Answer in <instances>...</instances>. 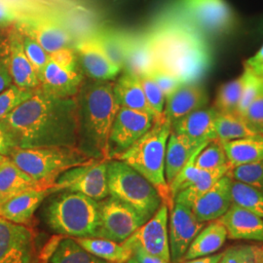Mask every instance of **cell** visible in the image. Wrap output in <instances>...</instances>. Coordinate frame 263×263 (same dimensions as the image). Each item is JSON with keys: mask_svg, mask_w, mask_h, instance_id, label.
I'll list each match as a JSON object with an SVG mask.
<instances>
[{"mask_svg": "<svg viewBox=\"0 0 263 263\" xmlns=\"http://www.w3.org/2000/svg\"><path fill=\"white\" fill-rule=\"evenodd\" d=\"M50 60L67 71H78L76 55L68 47L61 48L49 54Z\"/></svg>", "mask_w": 263, "mask_h": 263, "instance_id": "cell-47", "label": "cell"}, {"mask_svg": "<svg viewBox=\"0 0 263 263\" xmlns=\"http://www.w3.org/2000/svg\"><path fill=\"white\" fill-rule=\"evenodd\" d=\"M217 141H229L257 135L254 127L239 113H218L215 124Z\"/></svg>", "mask_w": 263, "mask_h": 263, "instance_id": "cell-31", "label": "cell"}, {"mask_svg": "<svg viewBox=\"0 0 263 263\" xmlns=\"http://www.w3.org/2000/svg\"><path fill=\"white\" fill-rule=\"evenodd\" d=\"M245 83L237 112L243 115L261 91V78L250 66H245Z\"/></svg>", "mask_w": 263, "mask_h": 263, "instance_id": "cell-41", "label": "cell"}, {"mask_svg": "<svg viewBox=\"0 0 263 263\" xmlns=\"http://www.w3.org/2000/svg\"><path fill=\"white\" fill-rule=\"evenodd\" d=\"M238 255H239V247L230 248L223 253L218 263H237Z\"/></svg>", "mask_w": 263, "mask_h": 263, "instance_id": "cell-52", "label": "cell"}, {"mask_svg": "<svg viewBox=\"0 0 263 263\" xmlns=\"http://www.w3.org/2000/svg\"><path fill=\"white\" fill-rule=\"evenodd\" d=\"M254 250H255V257H256L255 263H263V245L254 246Z\"/></svg>", "mask_w": 263, "mask_h": 263, "instance_id": "cell-54", "label": "cell"}, {"mask_svg": "<svg viewBox=\"0 0 263 263\" xmlns=\"http://www.w3.org/2000/svg\"><path fill=\"white\" fill-rule=\"evenodd\" d=\"M125 263H139V261L134 256H132L131 258L129 260H127Z\"/></svg>", "mask_w": 263, "mask_h": 263, "instance_id": "cell-56", "label": "cell"}, {"mask_svg": "<svg viewBox=\"0 0 263 263\" xmlns=\"http://www.w3.org/2000/svg\"><path fill=\"white\" fill-rule=\"evenodd\" d=\"M44 220L59 235L96 237L99 226V202L81 193L66 190L50 200L44 210Z\"/></svg>", "mask_w": 263, "mask_h": 263, "instance_id": "cell-5", "label": "cell"}, {"mask_svg": "<svg viewBox=\"0 0 263 263\" xmlns=\"http://www.w3.org/2000/svg\"><path fill=\"white\" fill-rule=\"evenodd\" d=\"M216 114L217 112L213 106L210 108L203 107L189 113L172 125V132L184 135L201 142L214 141L216 140L215 132Z\"/></svg>", "mask_w": 263, "mask_h": 263, "instance_id": "cell-24", "label": "cell"}, {"mask_svg": "<svg viewBox=\"0 0 263 263\" xmlns=\"http://www.w3.org/2000/svg\"><path fill=\"white\" fill-rule=\"evenodd\" d=\"M169 212L171 263H179L183 259L194 238L203 229L204 223L199 221L190 207L184 204L175 202Z\"/></svg>", "mask_w": 263, "mask_h": 263, "instance_id": "cell-13", "label": "cell"}, {"mask_svg": "<svg viewBox=\"0 0 263 263\" xmlns=\"http://www.w3.org/2000/svg\"><path fill=\"white\" fill-rule=\"evenodd\" d=\"M245 83V73L221 85L217 91L213 107L218 113H238Z\"/></svg>", "mask_w": 263, "mask_h": 263, "instance_id": "cell-36", "label": "cell"}, {"mask_svg": "<svg viewBox=\"0 0 263 263\" xmlns=\"http://www.w3.org/2000/svg\"><path fill=\"white\" fill-rule=\"evenodd\" d=\"M79 71H67L53 63L50 58L40 79V88L60 98H74L81 83Z\"/></svg>", "mask_w": 263, "mask_h": 263, "instance_id": "cell-25", "label": "cell"}, {"mask_svg": "<svg viewBox=\"0 0 263 263\" xmlns=\"http://www.w3.org/2000/svg\"><path fill=\"white\" fill-rule=\"evenodd\" d=\"M40 263H48V262H46V261H42V262H40Z\"/></svg>", "mask_w": 263, "mask_h": 263, "instance_id": "cell-59", "label": "cell"}, {"mask_svg": "<svg viewBox=\"0 0 263 263\" xmlns=\"http://www.w3.org/2000/svg\"><path fill=\"white\" fill-rule=\"evenodd\" d=\"M113 92L121 107L151 114L155 120V115L146 101L140 77L125 72L116 84H113Z\"/></svg>", "mask_w": 263, "mask_h": 263, "instance_id": "cell-26", "label": "cell"}, {"mask_svg": "<svg viewBox=\"0 0 263 263\" xmlns=\"http://www.w3.org/2000/svg\"><path fill=\"white\" fill-rule=\"evenodd\" d=\"M123 243L131 249L132 252H133V256L139 261V263H170L168 261H165L164 259H162L160 257L146 253L143 249H141L139 245L130 243L128 241H125Z\"/></svg>", "mask_w": 263, "mask_h": 263, "instance_id": "cell-49", "label": "cell"}, {"mask_svg": "<svg viewBox=\"0 0 263 263\" xmlns=\"http://www.w3.org/2000/svg\"><path fill=\"white\" fill-rule=\"evenodd\" d=\"M86 72L98 80H110L121 71L104 54L95 34L82 37L76 45Z\"/></svg>", "mask_w": 263, "mask_h": 263, "instance_id": "cell-21", "label": "cell"}, {"mask_svg": "<svg viewBox=\"0 0 263 263\" xmlns=\"http://www.w3.org/2000/svg\"><path fill=\"white\" fill-rule=\"evenodd\" d=\"M226 239L227 231L226 227L217 219L211 221V223L206 227H203V229L194 238L182 260L216 254L224 245Z\"/></svg>", "mask_w": 263, "mask_h": 263, "instance_id": "cell-29", "label": "cell"}, {"mask_svg": "<svg viewBox=\"0 0 263 263\" xmlns=\"http://www.w3.org/2000/svg\"><path fill=\"white\" fill-rule=\"evenodd\" d=\"M37 187L42 186L20 169L8 156L0 162V202L3 203L30 188Z\"/></svg>", "mask_w": 263, "mask_h": 263, "instance_id": "cell-28", "label": "cell"}, {"mask_svg": "<svg viewBox=\"0 0 263 263\" xmlns=\"http://www.w3.org/2000/svg\"><path fill=\"white\" fill-rule=\"evenodd\" d=\"M232 203L263 218V193L246 183L231 181Z\"/></svg>", "mask_w": 263, "mask_h": 263, "instance_id": "cell-37", "label": "cell"}, {"mask_svg": "<svg viewBox=\"0 0 263 263\" xmlns=\"http://www.w3.org/2000/svg\"><path fill=\"white\" fill-rule=\"evenodd\" d=\"M7 35V34H6ZM13 84L10 73L8 39L0 37V93Z\"/></svg>", "mask_w": 263, "mask_h": 263, "instance_id": "cell-45", "label": "cell"}, {"mask_svg": "<svg viewBox=\"0 0 263 263\" xmlns=\"http://www.w3.org/2000/svg\"><path fill=\"white\" fill-rule=\"evenodd\" d=\"M223 253L221 254H211L207 256H202V257H196L192 259H186V260H181L179 263H218Z\"/></svg>", "mask_w": 263, "mask_h": 263, "instance_id": "cell-51", "label": "cell"}, {"mask_svg": "<svg viewBox=\"0 0 263 263\" xmlns=\"http://www.w3.org/2000/svg\"><path fill=\"white\" fill-rule=\"evenodd\" d=\"M50 263H111L87 252L74 238L63 237L49 258Z\"/></svg>", "mask_w": 263, "mask_h": 263, "instance_id": "cell-32", "label": "cell"}, {"mask_svg": "<svg viewBox=\"0 0 263 263\" xmlns=\"http://www.w3.org/2000/svg\"><path fill=\"white\" fill-rule=\"evenodd\" d=\"M18 147L14 140L8 126L0 119V154L3 156H9L14 148Z\"/></svg>", "mask_w": 263, "mask_h": 263, "instance_id": "cell-48", "label": "cell"}, {"mask_svg": "<svg viewBox=\"0 0 263 263\" xmlns=\"http://www.w3.org/2000/svg\"><path fill=\"white\" fill-rule=\"evenodd\" d=\"M2 120L18 147L77 145L80 117L74 98L56 97L38 87Z\"/></svg>", "mask_w": 263, "mask_h": 263, "instance_id": "cell-1", "label": "cell"}, {"mask_svg": "<svg viewBox=\"0 0 263 263\" xmlns=\"http://www.w3.org/2000/svg\"><path fill=\"white\" fill-rule=\"evenodd\" d=\"M231 181L227 175L218 179L215 185L190 206L198 220L205 223L218 219L232 205Z\"/></svg>", "mask_w": 263, "mask_h": 263, "instance_id": "cell-17", "label": "cell"}, {"mask_svg": "<svg viewBox=\"0 0 263 263\" xmlns=\"http://www.w3.org/2000/svg\"><path fill=\"white\" fill-rule=\"evenodd\" d=\"M149 76L154 79L156 84L158 85L160 90L166 99L183 84L176 76H172L169 72L162 70L158 67H156Z\"/></svg>", "mask_w": 263, "mask_h": 263, "instance_id": "cell-44", "label": "cell"}, {"mask_svg": "<svg viewBox=\"0 0 263 263\" xmlns=\"http://www.w3.org/2000/svg\"><path fill=\"white\" fill-rule=\"evenodd\" d=\"M263 64V45L261 48L254 54V56L248 59L244 63L245 66H258Z\"/></svg>", "mask_w": 263, "mask_h": 263, "instance_id": "cell-53", "label": "cell"}, {"mask_svg": "<svg viewBox=\"0 0 263 263\" xmlns=\"http://www.w3.org/2000/svg\"><path fill=\"white\" fill-rule=\"evenodd\" d=\"M154 117L147 114L121 107L116 115L109 137V158L128 149L149 131Z\"/></svg>", "mask_w": 263, "mask_h": 263, "instance_id": "cell-14", "label": "cell"}, {"mask_svg": "<svg viewBox=\"0 0 263 263\" xmlns=\"http://www.w3.org/2000/svg\"><path fill=\"white\" fill-rule=\"evenodd\" d=\"M194 164L199 169L205 171L219 169L228 165L222 143L217 140L209 141L195 156Z\"/></svg>", "mask_w": 263, "mask_h": 263, "instance_id": "cell-38", "label": "cell"}, {"mask_svg": "<svg viewBox=\"0 0 263 263\" xmlns=\"http://www.w3.org/2000/svg\"><path fill=\"white\" fill-rule=\"evenodd\" d=\"M8 157L44 188L56 187L55 184L62 175L98 160L77 145L16 147Z\"/></svg>", "mask_w": 263, "mask_h": 263, "instance_id": "cell-3", "label": "cell"}, {"mask_svg": "<svg viewBox=\"0 0 263 263\" xmlns=\"http://www.w3.org/2000/svg\"><path fill=\"white\" fill-rule=\"evenodd\" d=\"M46 10L32 0H0V28H10L28 15Z\"/></svg>", "mask_w": 263, "mask_h": 263, "instance_id": "cell-34", "label": "cell"}, {"mask_svg": "<svg viewBox=\"0 0 263 263\" xmlns=\"http://www.w3.org/2000/svg\"><path fill=\"white\" fill-rule=\"evenodd\" d=\"M207 143L171 131L165 157V177L169 186L194 154Z\"/></svg>", "mask_w": 263, "mask_h": 263, "instance_id": "cell-22", "label": "cell"}, {"mask_svg": "<svg viewBox=\"0 0 263 263\" xmlns=\"http://www.w3.org/2000/svg\"><path fill=\"white\" fill-rule=\"evenodd\" d=\"M4 157H5V156H3V155H1V154H0V162H1L2 160L4 159Z\"/></svg>", "mask_w": 263, "mask_h": 263, "instance_id": "cell-57", "label": "cell"}, {"mask_svg": "<svg viewBox=\"0 0 263 263\" xmlns=\"http://www.w3.org/2000/svg\"><path fill=\"white\" fill-rule=\"evenodd\" d=\"M261 88H262V91H263V79L261 78Z\"/></svg>", "mask_w": 263, "mask_h": 263, "instance_id": "cell-58", "label": "cell"}, {"mask_svg": "<svg viewBox=\"0 0 263 263\" xmlns=\"http://www.w3.org/2000/svg\"><path fill=\"white\" fill-rule=\"evenodd\" d=\"M107 184L109 196L133 208L146 221L163 203L156 188L120 160L108 161Z\"/></svg>", "mask_w": 263, "mask_h": 263, "instance_id": "cell-6", "label": "cell"}, {"mask_svg": "<svg viewBox=\"0 0 263 263\" xmlns=\"http://www.w3.org/2000/svg\"><path fill=\"white\" fill-rule=\"evenodd\" d=\"M95 36L108 60L122 70L125 63L127 33L113 29H104L95 33Z\"/></svg>", "mask_w": 263, "mask_h": 263, "instance_id": "cell-35", "label": "cell"}, {"mask_svg": "<svg viewBox=\"0 0 263 263\" xmlns=\"http://www.w3.org/2000/svg\"><path fill=\"white\" fill-rule=\"evenodd\" d=\"M208 101L207 92L202 85L183 83L166 99L163 115L172 126L189 113L205 107Z\"/></svg>", "mask_w": 263, "mask_h": 263, "instance_id": "cell-18", "label": "cell"}, {"mask_svg": "<svg viewBox=\"0 0 263 263\" xmlns=\"http://www.w3.org/2000/svg\"><path fill=\"white\" fill-rule=\"evenodd\" d=\"M171 131L172 126L165 117L154 120L149 131L128 149L111 158L126 163L147 179L156 188L162 202L169 210L173 207L174 201L165 177V157Z\"/></svg>", "mask_w": 263, "mask_h": 263, "instance_id": "cell-4", "label": "cell"}, {"mask_svg": "<svg viewBox=\"0 0 263 263\" xmlns=\"http://www.w3.org/2000/svg\"><path fill=\"white\" fill-rule=\"evenodd\" d=\"M108 159L101 158L93 164L66 172V176L58 179L55 184L58 192L62 190L77 192L98 202L108 197Z\"/></svg>", "mask_w": 263, "mask_h": 263, "instance_id": "cell-11", "label": "cell"}, {"mask_svg": "<svg viewBox=\"0 0 263 263\" xmlns=\"http://www.w3.org/2000/svg\"><path fill=\"white\" fill-rule=\"evenodd\" d=\"M146 220L133 208L108 196L99 201V226L96 237L123 243Z\"/></svg>", "mask_w": 263, "mask_h": 263, "instance_id": "cell-9", "label": "cell"}, {"mask_svg": "<svg viewBox=\"0 0 263 263\" xmlns=\"http://www.w3.org/2000/svg\"><path fill=\"white\" fill-rule=\"evenodd\" d=\"M245 118L254 127V130L258 134L263 135V91L256 97L253 104L243 114Z\"/></svg>", "mask_w": 263, "mask_h": 263, "instance_id": "cell-46", "label": "cell"}, {"mask_svg": "<svg viewBox=\"0 0 263 263\" xmlns=\"http://www.w3.org/2000/svg\"><path fill=\"white\" fill-rule=\"evenodd\" d=\"M126 241L139 245L146 253L171 263L168 206L162 203L157 212Z\"/></svg>", "mask_w": 263, "mask_h": 263, "instance_id": "cell-15", "label": "cell"}, {"mask_svg": "<svg viewBox=\"0 0 263 263\" xmlns=\"http://www.w3.org/2000/svg\"><path fill=\"white\" fill-rule=\"evenodd\" d=\"M57 192L56 187L30 188L23 191L1 204L0 217L17 224L29 226L44 200Z\"/></svg>", "mask_w": 263, "mask_h": 263, "instance_id": "cell-16", "label": "cell"}, {"mask_svg": "<svg viewBox=\"0 0 263 263\" xmlns=\"http://www.w3.org/2000/svg\"><path fill=\"white\" fill-rule=\"evenodd\" d=\"M7 39L10 73L13 79V84L25 89H36L40 86V80L25 52L23 36L15 26L10 27L8 29Z\"/></svg>", "mask_w": 263, "mask_h": 263, "instance_id": "cell-19", "label": "cell"}, {"mask_svg": "<svg viewBox=\"0 0 263 263\" xmlns=\"http://www.w3.org/2000/svg\"><path fill=\"white\" fill-rule=\"evenodd\" d=\"M145 34L156 67L182 83L199 82L212 66L207 38L176 8L160 16Z\"/></svg>", "mask_w": 263, "mask_h": 263, "instance_id": "cell-2", "label": "cell"}, {"mask_svg": "<svg viewBox=\"0 0 263 263\" xmlns=\"http://www.w3.org/2000/svg\"><path fill=\"white\" fill-rule=\"evenodd\" d=\"M121 108L113 84L102 82L88 89L84 99V127L89 140L102 158H109V137L116 115Z\"/></svg>", "mask_w": 263, "mask_h": 263, "instance_id": "cell-7", "label": "cell"}, {"mask_svg": "<svg viewBox=\"0 0 263 263\" xmlns=\"http://www.w3.org/2000/svg\"><path fill=\"white\" fill-rule=\"evenodd\" d=\"M229 169H230L229 165H226L219 169L210 170V171L203 170L202 174L200 175V177L194 183H192L190 186L180 191L176 195V197L174 199V203L178 202L190 207L191 204L196 199L202 196L204 193L207 192L208 190L213 187L218 179L226 176Z\"/></svg>", "mask_w": 263, "mask_h": 263, "instance_id": "cell-33", "label": "cell"}, {"mask_svg": "<svg viewBox=\"0 0 263 263\" xmlns=\"http://www.w3.org/2000/svg\"><path fill=\"white\" fill-rule=\"evenodd\" d=\"M23 36L25 52L28 56L29 62L35 69L39 80L41 79L44 68L49 62V54L44 50L36 40L21 33Z\"/></svg>", "mask_w": 263, "mask_h": 263, "instance_id": "cell-43", "label": "cell"}, {"mask_svg": "<svg viewBox=\"0 0 263 263\" xmlns=\"http://www.w3.org/2000/svg\"><path fill=\"white\" fill-rule=\"evenodd\" d=\"M239 255L237 263H255V250L254 246H238Z\"/></svg>", "mask_w": 263, "mask_h": 263, "instance_id": "cell-50", "label": "cell"}, {"mask_svg": "<svg viewBox=\"0 0 263 263\" xmlns=\"http://www.w3.org/2000/svg\"><path fill=\"white\" fill-rule=\"evenodd\" d=\"M156 68L148 39L144 33H127L126 54L123 69L137 77L149 76Z\"/></svg>", "mask_w": 263, "mask_h": 263, "instance_id": "cell-23", "label": "cell"}, {"mask_svg": "<svg viewBox=\"0 0 263 263\" xmlns=\"http://www.w3.org/2000/svg\"><path fill=\"white\" fill-rule=\"evenodd\" d=\"M226 175L263 193V160L229 169Z\"/></svg>", "mask_w": 263, "mask_h": 263, "instance_id": "cell-39", "label": "cell"}, {"mask_svg": "<svg viewBox=\"0 0 263 263\" xmlns=\"http://www.w3.org/2000/svg\"><path fill=\"white\" fill-rule=\"evenodd\" d=\"M176 9L206 37L229 33L235 27V13L226 0H178Z\"/></svg>", "mask_w": 263, "mask_h": 263, "instance_id": "cell-8", "label": "cell"}, {"mask_svg": "<svg viewBox=\"0 0 263 263\" xmlns=\"http://www.w3.org/2000/svg\"><path fill=\"white\" fill-rule=\"evenodd\" d=\"M35 254L33 230L0 217V263H32Z\"/></svg>", "mask_w": 263, "mask_h": 263, "instance_id": "cell-12", "label": "cell"}, {"mask_svg": "<svg viewBox=\"0 0 263 263\" xmlns=\"http://www.w3.org/2000/svg\"><path fill=\"white\" fill-rule=\"evenodd\" d=\"M140 80L146 101L155 115V120L162 119L164 117L163 112L166 103L165 96L162 93L158 85L156 84V82L151 76L140 77Z\"/></svg>", "mask_w": 263, "mask_h": 263, "instance_id": "cell-42", "label": "cell"}, {"mask_svg": "<svg viewBox=\"0 0 263 263\" xmlns=\"http://www.w3.org/2000/svg\"><path fill=\"white\" fill-rule=\"evenodd\" d=\"M14 26L21 33L36 40L48 54L71 42V33L56 11L30 14Z\"/></svg>", "mask_w": 263, "mask_h": 263, "instance_id": "cell-10", "label": "cell"}, {"mask_svg": "<svg viewBox=\"0 0 263 263\" xmlns=\"http://www.w3.org/2000/svg\"><path fill=\"white\" fill-rule=\"evenodd\" d=\"M87 252L107 262L125 263L133 256L131 249L124 244L99 237L74 238Z\"/></svg>", "mask_w": 263, "mask_h": 263, "instance_id": "cell-30", "label": "cell"}, {"mask_svg": "<svg viewBox=\"0 0 263 263\" xmlns=\"http://www.w3.org/2000/svg\"><path fill=\"white\" fill-rule=\"evenodd\" d=\"M251 68L253 69V71H254L256 76H259L260 78L263 79V64L258 65V66H253Z\"/></svg>", "mask_w": 263, "mask_h": 263, "instance_id": "cell-55", "label": "cell"}, {"mask_svg": "<svg viewBox=\"0 0 263 263\" xmlns=\"http://www.w3.org/2000/svg\"><path fill=\"white\" fill-rule=\"evenodd\" d=\"M1 204H2V202H0V206H1Z\"/></svg>", "mask_w": 263, "mask_h": 263, "instance_id": "cell-60", "label": "cell"}, {"mask_svg": "<svg viewBox=\"0 0 263 263\" xmlns=\"http://www.w3.org/2000/svg\"><path fill=\"white\" fill-rule=\"evenodd\" d=\"M230 240H249L263 243V218L232 203L226 214L217 219Z\"/></svg>", "mask_w": 263, "mask_h": 263, "instance_id": "cell-20", "label": "cell"}, {"mask_svg": "<svg viewBox=\"0 0 263 263\" xmlns=\"http://www.w3.org/2000/svg\"><path fill=\"white\" fill-rule=\"evenodd\" d=\"M34 90L25 89L12 84L9 88L2 91L0 93V119L5 118L20 104L29 99L33 95Z\"/></svg>", "mask_w": 263, "mask_h": 263, "instance_id": "cell-40", "label": "cell"}, {"mask_svg": "<svg viewBox=\"0 0 263 263\" xmlns=\"http://www.w3.org/2000/svg\"><path fill=\"white\" fill-rule=\"evenodd\" d=\"M221 143L230 169L263 160V135L260 134Z\"/></svg>", "mask_w": 263, "mask_h": 263, "instance_id": "cell-27", "label": "cell"}]
</instances>
